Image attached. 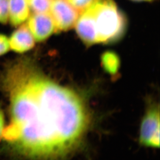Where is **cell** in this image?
Returning <instances> with one entry per match:
<instances>
[{
    "label": "cell",
    "instance_id": "7a4b0ae2",
    "mask_svg": "<svg viewBox=\"0 0 160 160\" xmlns=\"http://www.w3.org/2000/svg\"><path fill=\"white\" fill-rule=\"evenodd\" d=\"M88 9L94 19L98 43L110 44L122 38L127 19L113 1L95 0Z\"/></svg>",
    "mask_w": 160,
    "mask_h": 160
},
{
    "label": "cell",
    "instance_id": "3957f363",
    "mask_svg": "<svg viewBox=\"0 0 160 160\" xmlns=\"http://www.w3.org/2000/svg\"><path fill=\"white\" fill-rule=\"evenodd\" d=\"M139 142L151 148L160 147V110L159 106H152L143 116L140 127Z\"/></svg>",
    "mask_w": 160,
    "mask_h": 160
},
{
    "label": "cell",
    "instance_id": "5b68a950",
    "mask_svg": "<svg viewBox=\"0 0 160 160\" xmlns=\"http://www.w3.org/2000/svg\"><path fill=\"white\" fill-rule=\"evenodd\" d=\"M27 26L37 42H42L56 32L54 21L49 13H33L28 18Z\"/></svg>",
    "mask_w": 160,
    "mask_h": 160
},
{
    "label": "cell",
    "instance_id": "8fae6325",
    "mask_svg": "<svg viewBox=\"0 0 160 160\" xmlns=\"http://www.w3.org/2000/svg\"><path fill=\"white\" fill-rule=\"evenodd\" d=\"M70 4L82 14L92 4L95 0H68Z\"/></svg>",
    "mask_w": 160,
    "mask_h": 160
},
{
    "label": "cell",
    "instance_id": "4fadbf2b",
    "mask_svg": "<svg viewBox=\"0 0 160 160\" xmlns=\"http://www.w3.org/2000/svg\"><path fill=\"white\" fill-rule=\"evenodd\" d=\"M9 48V39L5 35L0 34V56L6 54Z\"/></svg>",
    "mask_w": 160,
    "mask_h": 160
},
{
    "label": "cell",
    "instance_id": "7c38bea8",
    "mask_svg": "<svg viewBox=\"0 0 160 160\" xmlns=\"http://www.w3.org/2000/svg\"><path fill=\"white\" fill-rule=\"evenodd\" d=\"M8 21V0H0V23L6 24Z\"/></svg>",
    "mask_w": 160,
    "mask_h": 160
},
{
    "label": "cell",
    "instance_id": "5bb4252c",
    "mask_svg": "<svg viewBox=\"0 0 160 160\" xmlns=\"http://www.w3.org/2000/svg\"><path fill=\"white\" fill-rule=\"evenodd\" d=\"M5 120L4 116L2 111L0 109V137L1 136L4 130V126Z\"/></svg>",
    "mask_w": 160,
    "mask_h": 160
},
{
    "label": "cell",
    "instance_id": "30bf717a",
    "mask_svg": "<svg viewBox=\"0 0 160 160\" xmlns=\"http://www.w3.org/2000/svg\"><path fill=\"white\" fill-rule=\"evenodd\" d=\"M29 8L33 13H49L52 0H27Z\"/></svg>",
    "mask_w": 160,
    "mask_h": 160
},
{
    "label": "cell",
    "instance_id": "8992f818",
    "mask_svg": "<svg viewBox=\"0 0 160 160\" xmlns=\"http://www.w3.org/2000/svg\"><path fill=\"white\" fill-rule=\"evenodd\" d=\"M75 26L77 35L87 46L98 43L94 19L88 8L78 18Z\"/></svg>",
    "mask_w": 160,
    "mask_h": 160
},
{
    "label": "cell",
    "instance_id": "9a60e30c",
    "mask_svg": "<svg viewBox=\"0 0 160 160\" xmlns=\"http://www.w3.org/2000/svg\"><path fill=\"white\" fill-rule=\"evenodd\" d=\"M132 1H151L152 0H132Z\"/></svg>",
    "mask_w": 160,
    "mask_h": 160
},
{
    "label": "cell",
    "instance_id": "ba28073f",
    "mask_svg": "<svg viewBox=\"0 0 160 160\" xmlns=\"http://www.w3.org/2000/svg\"><path fill=\"white\" fill-rule=\"evenodd\" d=\"M8 20L11 25L17 27L28 19L30 9L27 0H8Z\"/></svg>",
    "mask_w": 160,
    "mask_h": 160
},
{
    "label": "cell",
    "instance_id": "52a82bcc",
    "mask_svg": "<svg viewBox=\"0 0 160 160\" xmlns=\"http://www.w3.org/2000/svg\"><path fill=\"white\" fill-rule=\"evenodd\" d=\"M9 47L16 53H23L31 50L35 41L27 24L21 25L15 31L9 40Z\"/></svg>",
    "mask_w": 160,
    "mask_h": 160
},
{
    "label": "cell",
    "instance_id": "277c9868",
    "mask_svg": "<svg viewBox=\"0 0 160 160\" xmlns=\"http://www.w3.org/2000/svg\"><path fill=\"white\" fill-rule=\"evenodd\" d=\"M49 13L54 21L56 32L72 29L80 15L68 0H52Z\"/></svg>",
    "mask_w": 160,
    "mask_h": 160
},
{
    "label": "cell",
    "instance_id": "9c48e42d",
    "mask_svg": "<svg viewBox=\"0 0 160 160\" xmlns=\"http://www.w3.org/2000/svg\"><path fill=\"white\" fill-rule=\"evenodd\" d=\"M102 64L107 72L112 75H115L119 68V58L115 53L107 51L102 56Z\"/></svg>",
    "mask_w": 160,
    "mask_h": 160
},
{
    "label": "cell",
    "instance_id": "6da1fadb",
    "mask_svg": "<svg viewBox=\"0 0 160 160\" xmlns=\"http://www.w3.org/2000/svg\"><path fill=\"white\" fill-rule=\"evenodd\" d=\"M5 76L11 122L1 137L12 152L28 160H56L77 146L89 125L80 97L28 60L16 62Z\"/></svg>",
    "mask_w": 160,
    "mask_h": 160
}]
</instances>
